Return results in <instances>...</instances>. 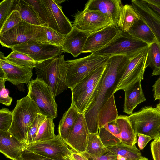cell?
<instances>
[{
    "label": "cell",
    "mask_w": 160,
    "mask_h": 160,
    "mask_svg": "<svg viewBox=\"0 0 160 160\" xmlns=\"http://www.w3.org/2000/svg\"><path fill=\"white\" fill-rule=\"evenodd\" d=\"M122 31L113 25L90 34L82 51L94 53L104 48L120 35Z\"/></svg>",
    "instance_id": "cell-15"
},
{
    "label": "cell",
    "mask_w": 160,
    "mask_h": 160,
    "mask_svg": "<svg viewBox=\"0 0 160 160\" xmlns=\"http://www.w3.org/2000/svg\"><path fill=\"white\" fill-rule=\"evenodd\" d=\"M110 151L121 158L123 160H139L143 158L136 145L130 147L122 143L107 148Z\"/></svg>",
    "instance_id": "cell-29"
},
{
    "label": "cell",
    "mask_w": 160,
    "mask_h": 160,
    "mask_svg": "<svg viewBox=\"0 0 160 160\" xmlns=\"http://www.w3.org/2000/svg\"><path fill=\"white\" fill-rule=\"evenodd\" d=\"M53 119L46 118L40 126L34 142L43 141L55 138Z\"/></svg>",
    "instance_id": "cell-34"
},
{
    "label": "cell",
    "mask_w": 160,
    "mask_h": 160,
    "mask_svg": "<svg viewBox=\"0 0 160 160\" xmlns=\"http://www.w3.org/2000/svg\"><path fill=\"white\" fill-rule=\"evenodd\" d=\"M34 7L38 16L42 21L44 27H48V20L46 11L41 0H25Z\"/></svg>",
    "instance_id": "cell-40"
},
{
    "label": "cell",
    "mask_w": 160,
    "mask_h": 160,
    "mask_svg": "<svg viewBox=\"0 0 160 160\" xmlns=\"http://www.w3.org/2000/svg\"><path fill=\"white\" fill-rule=\"evenodd\" d=\"M73 27L90 34L113 25L110 19L98 11L84 9L75 16Z\"/></svg>",
    "instance_id": "cell-11"
},
{
    "label": "cell",
    "mask_w": 160,
    "mask_h": 160,
    "mask_svg": "<svg viewBox=\"0 0 160 160\" xmlns=\"http://www.w3.org/2000/svg\"><path fill=\"white\" fill-rule=\"evenodd\" d=\"M90 34L73 28L66 36L62 46L63 52L69 53L77 57L82 53L86 40Z\"/></svg>",
    "instance_id": "cell-21"
},
{
    "label": "cell",
    "mask_w": 160,
    "mask_h": 160,
    "mask_svg": "<svg viewBox=\"0 0 160 160\" xmlns=\"http://www.w3.org/2000/svg\"><path fill=\"white\" fill-rule=\"evenodd\" d=\"M139 160H149L148 158H146V157H144L142 159Z\"/></svg>",
    "instance_id": "cell-52"
},
{
    "label": "cell",
    "mask_w": 160,
    "mask_h": 160,
    "mask_svg": "<svg viewBox=\"0 0 160 160\" xmlns=\"http://www.w3.org/2000/svg\"><path fill=\"white\" fill-rule=\"evenodd\" d=\"M79 113L75 106L71 104L68 110L63 114L60 121L58 128V134L63 141L67 138Z\"/></svg>",
    "instance_id": "cell-25"
},
{
    "label": "cell",
    "mask_w": 160,
    "mask_h": 160,
    "mask_svg": "<svg viewBox=\"0 0 160 160\" xmlns=\"http://www.w3.org/2000/svg\"><path fill=\"white\" fill-rule=\"evenodd\" d=\"M139 17L132 5L126 4L121 10L118 27L124 32H128L135 20Z\"/></svg>",
    "instance_id": "cell-28"
},
{
    "label": "cell",
    "mask_w": 160,
    "mask_h": 160,
    "mask_svg": "<svg viewBox=\"0 0 160 160\" xmlns=\"http://www.w3.org/2000/svg\"><path fill=\"white\" fill-rule=\"evenodd\" d=\"M48 20V27L67 35L73 28L72 25L63 13L62 7L54 0H41Z\"/></svg>",
    "instance_id": "cell-14"
},
{
    "label": "cell",
    "mask_w": 160,
    "mask_h": 160,
    "mask_svg": "<svg viewBox=\"0 0 160 160\" xmlns=\"http://www.w3.org/2000/svg\"><path fill=\"white\" fill-rule=\"evenodd\" d=\"M12 111L3 108L0 110V131H8L12 125Z\"/></svg>",
    "instance_id": "cell-38"
},
{
    "label": "cell",
    "mask_w": 160,
    "mask_h": 160,
    "mask_svg": "<svg viewBox=\"0 0 160 160\" xmlns=\"http://www.w3.org/2000/svg\"><path fill=\"white\" fill-rule=\"evenodd\" d=\"M140 79L130 85L124 90L125 100L123 111L128 114H131L135 108L146 98L142 88Z\"/></svg>",
    "instance_id": "cell-22"
},
{
    "label": "cell",
    "mask_w": 160,
    "mask_h": 160,
    "mask_svg": "<svg viewBox=\"0 0 160 160\" xmlns=\"http://www.w3.org/2000/svg\"><path fill=\"white\" fill-rule=\"evenodd\" d=\"M27 146L9 131H0V151L11 160H20Z\"/></svg>",
    "instance_id": "cell-20"
},
{
    "label": "cell",
    "mask_w": 160,
    "mask_h": 160,
    "mask_svg": "<svg viewBox=\"0 0 160 160\" xmlns=\"http://www.w3.org/2000/svg\"><path fill=\"white\" fill-rule=\"evenodd\" d=\"M131 2L137 13L149 27L160 44V16L144 0H132Z\"/></svg>",
    "instance_id": "cell-19"
},
{
    "label": "cell",
    "mask_w": 160,
    "mask_h": 160,
    "mask_svg": "<svg viewBox=\"0 0 160 160\" xmlns=\"http://www.w3.org/2000/svg\"><path fill=\"white\" fill-rule=\"evenodd\" d=\"M111 56L95 53L79 59L67 60L66 82L71 89L99 67L105 65Z\"/></svg>",
    "instance_id": "cell-5"
},
{
    "label": "cell",
    "mask_w": 160,
    "mask_h": 160,
    "mask_svg": "<svg viewBox=\"0 0 160 160\" xmlns=\"http://www.w3.org/2000/svg\"><path fill=\"white\" fill-rule=\"evenodd\" d=\"M54 1L58 4H59L64 2V0H54Z\"/></svg>",
    "instance_id": "cell-50"
},
{
    "label": "cell",
    "mask_w": 160,
    "mask_h": 160,
    "mask_svg": "<svg viewBox=\"0 0 160 160\" xmlns=\"http://www.w3.org/2000/svg\"><path fill=\"white\" fill-rule=\"evenodd\" d=\"M127 117L137 135L149 136L151 139L159 137L160 111L156 108L145 106Z\"/></svg>",
    "instance_id": "cell-6"
},
{
    "label": "cell",
    "mask_w": 160,
    "mask_h": 160,
    "mask_svg": "<svg viewBox=\"0 0 160 160\" xmlns=\"http://www.w3.org/2000/svg\"><path fill=\"white\" fill-rule=\"evenodd\" d=\"M130 59L123 55L111 56L84 115L89 133L98 132L100 109L116 92Z\"/></svg>",
    "instance_id": "cell-1"
},
{
    "label": "cell",
    "mask_w": 160,
    "mask_h": 160,
    "mask_svg": "<svg viewBox=\"0 0 160 160\" xmlns=\"http://www.w3.org/2000/svg\"><path fill=\"white\" fill-rule=\"evenodd\" d=\"M28 96L34 102L40 114L53 119L58 116V105L49 87L37 78L28 84Z\"/></svg>",
    "instance_id": "cell-7"
},
{
    "label": "cell",
    "mask_w": 160,
    "mask_h": 160,
    "mask_svg": "<svg viewBox=\"0 0 160 160\" xmlns=\"http://www.w3.org/2000/svg\"><path fill=\"white\" fill-rule=\"evenodd\" d=\"M71 158L74 160H89L84 153L73 152Z\"/></svg>",
    "instance_id": "cell-47"
},
{
    "label": "cell",
    "mask_w": 160,
    "mask_h": 160,
    "mask_svg": "<svg viewBox=\"0 0 160 160\" xmlns=\"http://www.w3.org/2000/svg\"><path fill=\"white\" fill-rule=\"evenodd\" d=\"M4 54L0 52V77L14 85L28 84L33 75V69L22 68L10 64L5 59Z\"/></svg>",
    "instance_id": "cell-17"
},
{
    "label": "cell",
    "mask_w": 160,
    "mask_h": 160,
    "mask_svg": "<svg viewBox=\"0 0 160 160\" xmlns=\"http://www.w3.org/2000/svg\"><path fill=\"white\" fill-rule=\"evenodd\" d=\"M70 160H74V159H73L71 158H70Z\"/></svg>",
    "instance_id": "cell-53"
},
{
    "label": "cell",
    "mask_w": 160,
    "mask_h": 160,
    "mask_svg": "<svg viewBox=\"0 0 160 160\" xmlns=\"http://www.w3.org/2000/svg\"><path fill=\"white\" fill-rule=\"evenodd\" d=\"M153 97L155 100H160V77L152 86Z\"/></svg>",
    "instance_id": "cell-46"
},
{
    "label": "cell",
    "mask_w": 160,
    "mask_h": 160,
    "mask_svg": "<svg viewBox=\"0 0 160 160\" xmlns=\"http://www.w3.org/2000/svg\"><path fill=\"white\" fill-rule=\"evenodd\" d=\"M127 33L133 37L146 42L148 45L157 41L151 29L140 17L135 20Z\"/></svg>",
    "instance_id": "cell-23"
},
{
    "label": "cell",
    "mask_w": 160,
    "mask_h": 160,
    "mask_svg": "<svg viewBox=\"0 0 160 160\" xmlns=\"http://www.w3.org/2000/svg\"><path fill=\"white\" fill-rule=\"evenodd\" d=\"M108 151L102 142L98 132L89 133L87 137V146L84 153L93 157H100Z\"/></svg>",
    "instance_id": "cell-31"
},
{
    "label": "cell",
    "mask_w": 160,
    "mask_h": 160,
    "mask_svg": "<svg viewBox=\"0 0 160 160\" xmlns=\"http://www.w3.org/2000/svg\"><path fill=\"white\" fill-rule=\"evenodd\" d=\"M138 146L139 149L142 150L148 142L151 139L149 136L142 134H138Z\"/></svg>",
    "instance_id": "cell-45"
},
{
    "label": "cell",
    "mask_w": 160,
    "mask_h": 160,
    "mask_svg": "<svg viewBox=\"0 0 160 160\" xmlns=\"http://www.w3.org/2000/svg\"><path fill=\"white\" fill-rule=\"evenodd\" d=\"M22 21L20 14L17 10L13 11L7 19L0 29V34L11 29Z\"/></svg>",
    "instance_id": "cell-39"
},
{
    "label": "cell",
    "mask_w": 160,
    "mask_h": 160,
    "mask_svg": "<svg viewBox=\"0 0 160 160\" xmlns=\"http://www.w3.org/2000/svg\"><path fill=\"white\" fill-rule=\"evenodd\" d=\"M148 67L153 70L152 76L160 75V44L157 40L148 46L146 67Z\"/></svg>",
    "instance_id": "cell-30"
},
{
    "label": "cell",
    "mask_w": 160,
    "mask_h": 160,
    "mask_svg": "<svg viewBox=\"0 0 160 160\" xmlns=\"http://www.w3.org/2000/svg\"><path fill=\"white\" fill-rule=\"evenodd\" d=\"M147 3L153 5L160 9V0H144Z\"/></svg>",
    "instance_id": "cell-48"
},
{
    "label": "cell",
    "mask_w": 160,
    "mask_h": 160,
    "mask_svg": "<svg viewBox=\"0 0 160 160\" xmlns=\"http://www.w3.org/2000/svg\"><path fill=\"white\" fill-rule=\"evenodd\" d=\"M46 32L47 43L62 47L66 35L62 34L48 27H44Z\"/></svg>",
    "instance_id": "cell-37"
},
{
    "label": "cell",
    "mask_w": 160,
    "mask_h": 160,
    "mask_svg": "<svg viewBox=\"0 0 160 160\" xmlns=\"http://www.w3.org/2000/svg\"><path fill=\"white\" fill-rule=\"evenodd\" d=\"M20 160H55L26 150ZM64 160H71L68 158Z\"/></svg>",
    "instance_id": "cell-42"
},
{
    "label": "cell",
    "mask_w": 160,
    "mask_h": 160,
    "mask_svg": "<svg viewBox=\"0 0 160 160\" xmlns=\"http://www.w3.org/2000/svg\"><path fill=\"white\" fill-rule=\"evenodd\" d=\"M123 6L120 0H90L85 4L84 9L101 12L110 19L113 25L118 28L120 15Z\"/></svg>",
    "instance_id": "cell-18"
},
{
    "label": "cell",
    "mask_w": 160,
    "mask_h": 160,
    "mask_svg": "<svg viewBox=\"0 0 160 160\" xmlns=\"http://www.w3.org/2000/svg\"><path fill=\"white\" fill-rule=\"evenodd\" d=\"M33 41L47 43L44 27L31 24L22 21L11 29L0 34L1 44L8 48Z\"/></svg>",
    "instance_id": "cell-3"
},
{
    "label": "cell",
    "mask_w": 160,
    "mask_h": 160,
    "mask_svg": "<svg viewBox=\"0 0 160 160\" xmlns=\"http://www.w3.org/2000/svg\"><path fill=\"white\" fill-rule=\"evenodd\" d=\"M17 11L19 12L22 21L31 24L44 27L33 7L25 0H19Z\"/></svg>",
    "instance_id": "cell-26"
},
{
    "label": "cell",
    "mask_w": 160,
    "mask_h": 160,
    "mask_svg": "<svg viewBox=\"0 0 160 160\" xmlns=\"http://www.w3.org/2000/svg\"><path fill=\"white\" fill-rule=\"evenodd\" d=\"M89 133L84 115L79 113L67 138L64 141L74 152L84 153Z\"/></svg>",
    "instance_id": "cell-16"
},
{
    "label": "cell",
    "mask_w": 160,
    "mask_h": 160,
    "mask_svg": "<svg viewBox=\"0 0 160 160\" xmlns=\"http://www.w3.org/2000/svg\"><path fill=\"white\" fill-rule=\"evenodd\" d=\"M146 42L132 36L127 32L122 33L108 46L95 53L101 55H123L132 58L137 53L148 47Z\"/></svg>",
    "instance_id": "cell-9"
},
{
    "label": "cell",
    "mask_w": 160,
    "mask_h": 160,
    "mask_svg": "<svg viewBox=\"0 0 160 160\" xmlns=\"http://www.w3.org/2000/svg\"><path fill=\"white\" fill-rule=\"evenodd\" d=\"M159 137L160 138V132L159 133Z\"/></svg>",
    "instance_id": "cell-54"
},
{
    "label": "cell",
    "mask_w": 160,
    "mask_h": 160,
    "mask_svg": "<svg viewBox=\"0 0 160 160\" xmlns=\"http://www.w3.org/2000/svg\"><path fill=\"white\" fill-rule=\"evenodd\" d=\"M84 154L89 160H123L121 158L109 150L102 155L98 157H92Z\"/></svg>",
    "instance_id": "cell-43"
},
{
    "label": "cell",
    "mask_w": 160,
    "mask_h": 160,
    "mask_svg": "<svg viewBox=\"0 0 160 160\" xmlns=\"http://www.w3.org/2000/svg\"><path fill=\"white\" fill-rule=\"evenodd\" d=\"M106 64L87 76L71 89V104L75 106L79 113L84 114L88 107L91 97L104 70Z\"/></svg>",
    "instance_id": "cell-8"
},
{
    "label": "cell",
    "mask_w": 160,
    "mask_h": 160,
    "mask_svg": "<svg viewBox=\"0 0 160 160\" xmlns=\"http://www.w3.org/2000/svg\"><path fill=\"white\" fill-rule=\"evenodd\" d=\"M116 121L120 130L122 143L125 145L133 147L137 142L138 135L135 133L127 116H118Z\"/></svg>",
    "instance_id": "cell-24"
},
{
    "label": "cell",
    "mask_w": 160,
    "mask_h": 160,
    "mask_svg": "<svg viewBox=\"0 0 160 160\" xmlns=\"http://www.w3.org/2000/svg\"><path fill=\"white\" fill-rule=\"evenodd\" d=\"M19 0H4L0 3V29L12 12L17 10Z\"/></svg>",
    "instance_id": "cell-36"
},
{
    "label": "cell",
    "mask_w": 160,
    "mask_h": 160,
    "mask_svg": "<svg viewBox=\"0 0 160 160\" xmlns=\"http://www.w3.org/2000/svg\"><path fill=\"white\" fill-rule=\"evenodd\" d=\"M151 150L154 160H160V138L153 140L151 143Z\"/></svg>",
    "instance_id": "cell-44"
},
{
    "label": "cell",
    "mask_w": 160,
    "mask_h": 160,
    "mask_svg": "<svg viewBox=\"0 0 160 160\" xmlns=\"http://www.w3.org/2000/svg\"><path fill=\"white\" fill-rule=\"evenodd\" d=\"M118 116L113 94L99 111L98 115L99 129L108 123L116 120Z\"/></svg>",
    "instance_id": "cell-27"
},
{
    "label": "cell",
    "mask_w": 160,
    "mask_h": 160,
    "mask_svg": "<svg viewBox=\"0 0 160 160\" xmlns=\"http://www.w3.org/2000/svg\"><path fill=\"white\" fill-rule=\"evenodd\" d=\"M149 6L154 11L156 12L160 16V9L158 8L155 6L148 4Z\"/></svg>",
    "instance_id": "cell-49"
},
{
    "label": "cell",
    "mask_w": 160,
    "mask_h": 160,
    "mask_svg": "<svg viewBox=\"0 0 160 160\" xmlns=\"http://www.w3.org/2000/svg\"><path fill=\"white\" fill-rule=\"evenodd\" d=\"M10 49L27 54L37 63L60 56L63 52L62 47L35 41L17 45Z\"/></svg>",
    "instance_id": "cell-12"
},
{
    "label": "cell",
    "mask_w": 160,
    "mask_h": 160,
    "mask_svg": "<svg viewBox=\"0 0 160 160\" xmlns=\"http://www.w3.org/2000/svg\"><path fill=\"white\" fill-rule=\"evenodd\" d=\"M26 150L55 160L70 159L74 152L58 134L53 138L33 142Z\"/></svg>",
    "instance_id": "cell-10"
},
{
    "label": "cell",
    "mask_w": 160,
    "mask_h": 160,
    "mask_svg": "<svg viewBox=\"0 0 160 160\" xmlns=\"http://www.w3.org/2000/svg\"><path fill=\"white\" fill-rule=\"evenodd\" d=\"M46 118L39 113L29 126L23 142L27 146L34 142L40 126Z\"/></svg>",
    "instance_id": "cell-35"
},
{
    "label": "cell",
    "mask_w": 160,
    "mask_h": 160,
    "mask_svg": "<svg viewBox=\"0 0 160 160\" xmlns=\"http://www.w3.org/2000/svg\"><path fill=\"white\" fill-rule=\"evenodd\" d=\"M98 132L102 142L106 148L122 143L120 139V132L102 127L99 129Z\"/></svg>",
    "instance_id": "cell-33"
},
{
    "label": "cell",
    "mask_w": 160,
    "mask_h": 160,
    "mask_svg": "<svg viewBox=\"0 0 160 160\" xmlns=\"http://www.w3.org/2000/svg\"><path fill=\"white\" fill-rule=\"evenodd\" d=\"M5 59L12 64L29 69H33L37 64L27 54L14 51H12L9 55L5 57Z\"/></svg>",
    "instance_id": "cell-32"
},
{
    "label": "cell",
    "mask_w": 160,
    "mask_h": 160,
    "mask_svg": "<svg viewBox=\"0 0 160 160\" xmlns=\"http://www.w3.org/2000/svg\"><path fill=\"white\" fill-rule=\"evenodd\" d=\"M6 81L4 78L0 77V103L7 106H9L12 100L6 90L5 83Z\"/></svg>",
    "instance_id": "cell-41"
},
{
    "label": "cell",
    "mask_w": 160,
    "mask_h": 160,
    "mask_svg": "<svg viewBox=\"0 0 160 160\" xmlns=\"http://www.w3.org/2000/svg\"><path fill=\"white\" fill-rule=\"evenodd\" d=\"M157 109L160 111V102L156 105V107Z\"/></svg>",
    "instance_id": "cell-51"
},
{
    "label": "cell",
    "mask_w": 160,
    "mask_h": 160,
    "mask_svg": "<svg viewBox=\"0 0 160 160\" xmlns=\"http://www.w3.org/2000/svg\"><path fill=\"white\" fill-rule=\"evenodd\" d=\"M12 113V122L8 131L23 143L28 127L40 113V111L34 102L27 95L17 100Z\"/></svg>",
    "instance_id": "cell-4"
},
{
    "label": "cell",
    "mask_w": 160,
    "mask_h": 160,
    "mask_svg": "<svg viewBox=\"0 0 160 160\" xmlns=\"http://www.w3.org/2000/svg\"><path fill=\"white\" fill-rule=\"evenodd\" d=\"M148 47L142 50L130 59L124 73L116 90H124L139 79H144Z\"/></svg>",
    "instance_id": "cell-13"
},
{
    "label": "cell",
    "mask_w": 160,
    "mask_h": 160,
    "mask_svg": "<svg viewBox=\"0 0 160 160\" xmlns=\"http://www.w3.org/2000/svg\"><path fill=\"white\" fill-rule=\"evenodd\" d=\"M68 64L63 55L37 63L35 69L37 79L49 88L54 98L68 88L66 76Z\"/></svg>",
    "instance_id": "cell-2"
}]
</instances>
